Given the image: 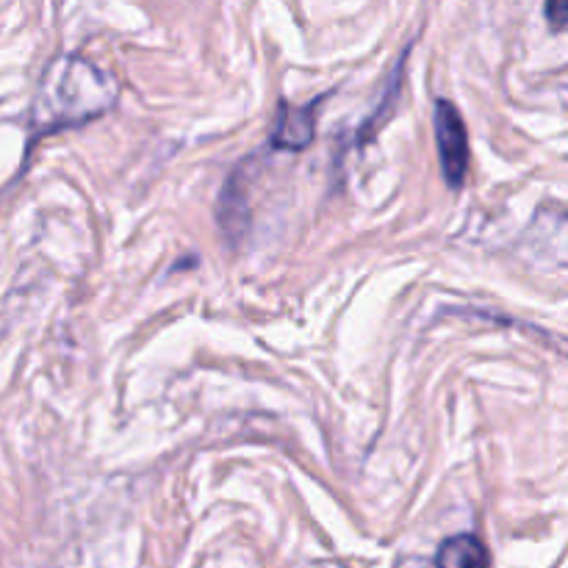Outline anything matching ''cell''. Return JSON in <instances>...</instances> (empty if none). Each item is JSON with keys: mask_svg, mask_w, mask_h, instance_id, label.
Instances as JSON below:
<instances>
[{"mask_svg": "<svg viewBox=\"0 0 568 568\" xmlns=\"http://www.w3.org/2000/svg\"><path fill=\"white\" fill-rule=\"evenodd\" d=\"M116 83L109 72L78 55H61L44 72L33 98V125L44 131L81 125L111 109Z\"/></svg>", "mask_w": 568, "mask_h": 568, "instance_id": "obj_1", "label": "cell"}, {"mask_svg": "<svg viewBox=\"0 0 568 568\" xmlns=\"http://www.w3.org/2000/svg\"><path fill=\"white\" fill-rule=\"evenodd\" d=\"M544 14H547L552 31H560V28L566 26L568 0H547V6H544Z\"/></svg>", "mask_w": 568, "mask_h": 568, "instance_id": "obj_6", "label": "cell"}, {"mask_svg": "<svg viewBox=\"0 0 568 568\" xmlns=\"http://www.w3.org/2000/svg\"><path fill=\"white\" fill-rule=\"evenodd\" d=\"M433 133H436L438 164H442L444 181L453 189H460L466 181V170H469V133H466L458 105H453L449 100H436Z\"/></svg>", "mask_w": 568, "mask_h": 568, "instance_id": "obj_2", "label": "cell"}, {"mask_svg": "<svg viewBox=\"0 0 568 568\" xmlns=\"http://www.w3.org/2000/svg\"><path fill=\"white\" fill-rule=\"evenodd\" d=\"M438 568H488V552L475 536L449 538L436 560Z\"/></svg>", "mask_w": 568, "mask_h": 568, "instance_id": "obj_4", "label": "cell"}, {"mask_svg": "<svg viewBox=\"0 0 568 568\" xmlns=\"http://www.w3.org/2000/svg\"><path fill=\"white\" fill-rule=\"evenodd\" d=\"M316 105H320V100L303 105V109L288 103L277 105V125L272 133V144L277 150H288V153H300V150L308 148L314 142Z\"/></svg>", "mask_w": 568, "mask_h": 568, "instance_id": "obj_3", "label": "cell"}, {"mask_svg": "<svg viewBox=\"0 0 568 568\" xmlns=\"http://www.w3.org/2000/svg\"><path fill=\"white\" fill-rule=\"evenodd\" d=\"M399 75H403V61H399V64H397V72H394V81H392V87L386 89V98H383L381 109H377L375 114H372L369 120H366L364 125H361L358 142H366V139H369L372 133H375V125H377V120H381L383 114H388V105H392V109H394V103H397V94H399V89H403V83H399Z\"/></svg>", "mask_w": 568, "mask_h": 568, "instance_id": "obj_5", "label": "cell"}]
</instances>
